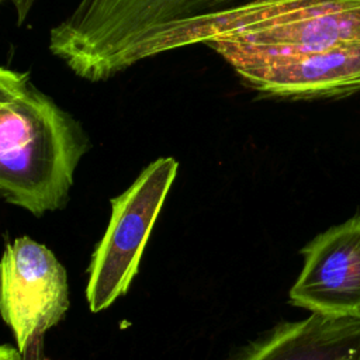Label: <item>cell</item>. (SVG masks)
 Here are the masks:
<instances>
[{"label": "cell", "mask_w": 360, "mask_h": 360, "mask_svg": "<svg viewBox=\"0 0 360 360\" xmlns=\"http://www.w3.org/2000/svg\"><path fill=\"white\" fill-rule=\"evenodd\" d=\"M82 125L27 72L0 69V191L35 217L66 205L89 150Z\"/></svg>", "instance_id": "obj_1"}, {"label": "cell", "mask_w": 360, "mask_h": 360, "mask_svg": "<svg viewBox=\"0 0 360 360\" xmlns=\"http://www.w3.org/2000/svg\"><path fill=\"white\" fill-rule=\"evenodd\" d=\"M231 360H360V319L311 314L281 322L248 342Z\"/></svg>", "instance_id": "obj_7"}, {"label": "cell", "mask_w": 360, "mask_h": 360, "mask_svg": "<svg viewBox=\"0 0 360 360\" xmlns=\"http://www.w3.org/2000/svg\"><path fill=\"white\" fill-rule=\"evenodd\" d=\"M177 172L174 158H158L110 200L108 225L87 269L86 300L91 312L107 309L127 292Z\"/></svg>", "instance_id": "obj_3"}, {"label": "cell", "mask_w": 360, "mask_h": 360, "mask_svg": "<svg viewBox=\"0 0 360 360\" xmlns=\"http://www.w3.org/2000/svg\"><path fill=\"white\" fill-rule=\"evenodd\" d=\"M0 360H49L44 350V338L35 340L25 352H20L11 345L0 347Z\"/></svg>", "instance_id": "obj_8"}, {"label": "cell", "mask_w": 360, "mask_h": 360, "mask_svg": "<svg viewBox=\"0 0 360 360\" xmlns=\"http://www.w3.org/2000/svg\"><path fill=\"white\" fill-rule=\"evenodd\" d=\"M217 41L255 52L360 42V0H252L179 30L160 53Z\"/></svg>", "instance_id": "obj_2"}, {"label": "cell", "mask_w": 360, "mask_h": 360, "mask_svg": "<svg viewBox=\"0 0 360 360\" xmlns=\"http://www.w3.org/2000/svg\"><path fill=\"white\" fill-rule=\"evenodd\" d=\"M301 255L290 302L332 319H360V214L316 235Z\"/></svg>", "instance_id": "obj_6"}, {"label": "cell", "mask_w": 360, "mask_h": 360, "mask_svg": "<svg viewBox=\"0 0 360 360\" xmlns=\"http://www.w3.org/2000/svg\"><path fill=\"white\" fill-rule=\"evenodd\" d=\"M256 91L278 98H329L360 91V42L284 52L208 44Z\"/></svg>", "instance_id": "obj_4"}, {"label": "cell", "mask_w": 360, "mask_h": 360, "mask_svg": "<svg viewBox=\"0 0 360 360\" xmlns=\"http://www.w3.org/2000/svg\"><path fill=\"white\" fill-rule=\"evenodd\" d=\"M0 274L1 316L22 353L65 318L68 274L48 246L25 235L6 245Z\"/></svg>", "instance_id": "obj_5"}, {"label": "cell", "mask_w": 360, "mask_h": 360, "mask_svg": "<svg viewBox=\"0 0 360 360\" xmlns=\"http://www.w3.org/2000/svg\"><path fill=\"white\" fill-rule=\"evenodd\" d=\"M3 1H10L14 6L15 14H17V24L21 25L25 21L30 10L32 8L37 0H3Z\"/></svg>", "instance_id": "obj_9"}]
</instances>
